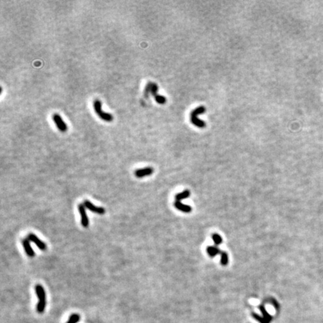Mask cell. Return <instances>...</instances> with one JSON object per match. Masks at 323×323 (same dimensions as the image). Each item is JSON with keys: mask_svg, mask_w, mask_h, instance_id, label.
I'll use <instances>...</instances> for the list:
<instances>
[{"mask_svg": "<svg viewBox=\"0 0 323 323\" xmlns=\"http://www.w3.org/2000/svg\"><path fill=\"white\" fill-rule=\"evenodd\" d=\"M158 90H159V88H158V85H156V83H152V86H151V94L153 96V97H155L156 96H157L159 94H158Z\"/></svg>", "mask_w": 323, "mask_h": 323, "instance_id": "obj_16", "label": "cell"}, {"mask_svg": "<svg viewBox=\"0 0 323 323\" xmlns=\"http://www.w3.org/2000/svg\"><path fill=\"white\" fill-rule=\"evenodd\" d=\"M206 112V107L201 106L192 111L190 114V120L195 127L198 128H204L206 127V123L198 118V115L203 114Z\"/></svg>", "mask_w": 323, "mask_h": 323, "instance_id": "obj_1", "label": "cell"}, {"mask_svg": "<svg viewBox=\"0 0 323 323\" xmlns=\"http://www.w3.org/2000/svg\"><path fill=\"white\" fill-rule=\"evenodd\" d=\"M153 173V168L151 167H146L141 169H138L135 171V176L137 178H142L150 176Z\"/></svg>", "mask_w": 323, "mask_h": 323, "instance_id": "obj_8", "label": "cell"}, {"mask_svg": "<svg viewBox=\"0 0 323 323\" xmlns=\"http://www.w3.org/2000/svg\"><path fill=\"white\" fill-rule=\"evenodd\" d=\"M228 263V255L225 251H222L221 254V264L222 266H226Z\"/></svg>", "mask_w": 323, "mask_h": 323, "instance_id": "obj_13", "label": "cell"}, {"mask_svg": "<svg viewBox=\"0 0 323 323\" xmlns=\"http://www.w3.org/2000/svg\"><path fill=\"white\" fill-rule=\"evenodd\" d=\"M53 120L55 124H56L57 128L61 132H64L68 130V125H67L66 123L64 121L62 118L58 114H54L53 115Z\"/></svg>", "mask_w": 323, "mask_h": 323, "instance_id": "obj_4", "label": "cell"}, {"mask_svg": "<svg viewBox=\"0 0 323 323\" xmlns=\"http://www.w3.org/2000/svg\"><path fill=\"white\" fill-rule=\"evenodd\" d=\"M80 316L78 314H72L70 316L69 320L68 321L67 323H76L77 322L80 321Z\"/></svg>", "mask_w": 323, "mask_h": 323, "instance_id": "obj_14", "label": "cell"}, {"mask_svg": "<svg viewBox=\"0 0 323 323\" xmlns=\"http://www.w3.org/2000/svg\"><path fill=\"white\" fill-rule=\"evenodd\" d=\"M152 83L151 82H148L147 84V85H146L145 88H144V97H146L147 98V96H148V95L150 94V93H151V86H152Z\"/></svg>", "mask_w": 323, "mask_h": 323, "instance_id": "obj_18", "label": "cell"}, {"mask_svg": "<svg viewBox=\"0 0 323 323\" xmlns=\"http://www.w3.org/2000/svg\"><path fill=\"white\" fill-rule=\"evenodd\" d=\"M93 106L94 112L102 120L106 122H112L113 120V116L110 113L104 112L102 109V103L100 100H95L93 103Z\"/></svg>", "mask_w": 323, "mask_h": 323, "instance_id": "obj_3", "label": "cell"}, {"mask_svg": "<svg viewBox=\"0 0 323 323\" xmlns=\"http://www.w3.org/2000/svg\"><path fill=\"white\" fill-rule=\"evenodd\" d=\"M154 99H155V100H156L159 104H162V105H163V104H165V103H166V98L164 96H163V95L158 94L157 96H156L155 97H154Z\"/></svg>", "mask_w": 323, "mask_h": 323, "instance_id": "obj_17", "label": "cell"}, {"mask_svg": "<svg viewBox=\"0 0 323 323\" xmlns=\"http://www.w3.org/2000/svg\"><path fill=\"white\" fill-rule=\"evenodd\" d=\"M78 210L81 215V224L84 227H88L89 225V220L87 216L86 207L84 203H80L78 205Z\"/></svg>", "mask_w": 323, "mask_h": 323, "instance_id": "obj_5", "label": "cell"}, {"mask_svg": "<svg viewBox=\"0 0 323 323\" xmlns=\"http://www.w3.org/2000/svg\"><path fill=\"white\" fill-rule=\"evenodd\" d=\"M34 289L36 295L39 298V301L37 305V311L39 313H42L46 307V292L44 290V288L40 284H37Z\"/></svg>", "mask_w": 323, "mask_h": 323, "instance_id": "obj_2", "label": "cell"}, {"mask_svg": "<svg viewBox=\"0 0 323 323\" xmlns=\"http://www.w3.org/2000/svg\"><path fill=\"white\" fill-rule=\"evenodd\" d=\"M27 238L29 239V240L30 241V242H33L34 244H35L36 246H37V247L39 249H41V250H42V251L46 250V244L44 243L43 241H41V239H40L35 235V234H29V235H28Z\"/></svg>", "mask_w": 323, "mask_h": 323, "instance_id": "obj_7", "label": "cell"}, {"mask_svg": "<svg viewBox=\"0 0 323 323\" xmlns=\"http://www.w3.org/2000/svg\"><path fill=\"white\" fill-rule=\"evenodd\" d=\"M84 203L85 206L86 207V209H88L89 211L92 212V213H96V214H99V215H103L106 213L105 209L103 208V207L95 206V205H94L91 202L88 201V200L84 201V203Z\"/></svg>", "mask_w": 323, "mask_h": 323, "instance_id": "obj_6", "label": "cell"}, {"mask_svg": "<svg viewBox=\"0 0 323 323\" xmlns=\"http://www.w3.org/2000/svg\"><path fill=\"white\" fill-rule=\"evenodd\" d=\"M189 195H190L189 191V190H185V191H183V192L177 194V195H176V197H175V198H176L177 201H182V200L189 198Z\"/></svg>", "mask_w": 323, "mask_h": 323, "instance_id": "obj_12", "label": "cell"}, {"mask_svg": "<svg viewBox=\"0 0 323 323\" xmlns=\"http://www.w3.org/2000/svg\"><path fill=\"white\" fill-rule=\"evenodd\" d=\"M174 206L177 210H180V211L183 212V213H190L191 211V208L188 205H185L183 203H182L180 201H175L174 203Z\"/></svg>", "mask_w": 323, "mask_h": 323, "instance_id": "obj_10", "label": "cell"}, {"mask_svg": "<svg viewBox=\"0 0 323 323\" xmlns=\"http://www.w3.org/2000/svg\"><path fill=\"white\" fill-rule=\"evenodd\" d=\"M206 251H207V254L210 256V257H215L217 254H222V251H221L220 249L217 248L216 246H210V247L207 248L206 249Z\"/></svg>", "mask_w": 323, "mask_h": 323, "instance_id": "obj_11", "label": "cell"}, {"mask_svg": "<svg viewBox=\"0 0 323 323\" xmlns=\"http://www.w3.org/2000/svg\"><path fill=\"white\" fill-rule=\"evenodd\" d=\"M213 242H214V243H215V245H220V244L222 242V238L220 236L218 235V234H213Z\"/></svg>", "mask_w": 323, "mask_h": 323, "instance_id": "obj_15", "label": "cell"}, {"mask_svg": "<svg viewBox=\"0 0 323 323\" xmlns=\"http://www.w3.org/2000/svg\"><path fill=\"white\" fill-rule=\"evenodd\" d=\"M22 245L23 246V248L25 250V253L29 256V257H33L35 255V253H34V250L32 248V247L31 246L30 241L29 240V239H23L22 240Z\"/></svg>", "mask_w": 323, "mask_h": 323, "instance_id": "obj_9", "label": "cell"}]
</instances>
